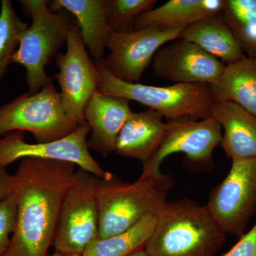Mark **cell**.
Segmentation results:
<instances>
[{
	"label": "cell",
	"instance_id": "cell-1",
	"mask_svg": "<svg viewBox=\"0 0 256 256\" xmlns=\"http://www.w3.org/2000/svg\"><path fill=\"white\" fill-rule=\"evenodd\" d=\"M76 171V164L68 162L21 160L14 174L16 227L3 256H50L62 202Z\"/></svg>",
	"mask_w": 256,
	"mask_h": 256
},
{
	"label": "cell",
	"instance_id": "cell-2",
	"mask_svg": "<svg viewBox=\"0 0 256 256\" xmlns=\"http://www.w3.org/2000/svg\"><path fill=\"white\" fill-rule=\"evenodd\" d=\"M226 238L206 205L183 198L162 208L144 249L150 256H214Z\"/></svg>",
	"mask_w": 256,
	"mask_h": 256
},
{
	"label": "cell",
	"instance_id": "cell-3",
	"mask_svg": "<svg viewBox=\"0 0 256 256\" xmlns=\"http://www.w3.org/2000/svg\"><path fill=\"white\" fill-rule=\"evenodd\" d=\"M174 178L162 173L140 175L133 183L124 182L107 172L99 178L97 200L99 210L98 238L128 230L148 215H158L166 201Z\"/></svg>",
	"mask_w": 256,
	"mask_h": 256
},
{
	"label": "cell",
	"instance_id": "cell-4",
	"mask_svg": "<svg viewBox=\"0 0 256 256\" xmlns=\"http://www.w3.org/2000/svg\"><path fill=\"white\" fill-rule=\"evenodd\" d=\"M20 4L32 23L20 38L12 64H21L26 69L28 92L33 95L53 84L46 67L66 43L74 20L62 10L50 11L46 0H22Z\"/></svg>",
	"mask_w": 256,
	"mask_h": 256
},
{
	"label": "cell",
	"instance_id": "cell-5",
	"mask_svg": "<svg viewBox=\"0 0 256 256\" xmlns=\"http://www.w3.org/2000/svg\"><path fill=\"white\" fill-rule=\"evenodd\" d=\"M102 60L95 62L102 77L98 89L99 92L136 101L159 112L168 121L184 117L196 120L212 117L216 99L210 84L154 86L140 82L131 84L114 76L106 68Z\"/></svg>",
	"mask_w": 256,
	"mask_h": 256
},
{
	"label": "cell",
	"instance_id": "cell-6",
	"mask_svg": "<svg viewBox=\"0 0 256 256\" xmlns=\"http://www.w3.org/2000/svg\"><path fill=\"white\" fill-rule=\"evenodd\" d=\"M78 124L66 112L60 92L53 84L36 94H22L0 108V137L14 131H28L38 143L58 140Z\"/></svg>",
	"mask_w": 256,
	"mask_h": 256
},
{
	"label": "cell",
	"instance_id": "cell-7",
	"mask_svg": "<svg viewBox=\"0 0 256 256\" xmlns=\"http://www.w3.org/2000/svg\"><path fill=\"white\" fill-rule=\"evenodd\" d=\"M99 178L79 168L64 196L53 246L55 252L82 255L98 238Z\"/></svg>",
	"mask_w": 256,
	"mask_h": 256
},
{
	"label": "cell",
	"instance_id": "cell-8",
	"mask_svg": "<svg viewBox=\"0 0 256 256\" xmlns=\"http://www.w3.org/2000/svg\"><path fill=\"white\" fill-rule=\"evenodd\" d=\"M207 208L226 234L240 237L256 212V160H234L210 192Z\"/></svg>",
	"mask_w": 256,
	"mask_h": 256
},
{
	"label": "cell",
	"instance_id": "cell-9",
	"mask_svg": "<svg viewBox=\"0 0 256 256\" xmlns=\"http://www.w3.org/2000/svg\"><path fill=\"white\" fill-rule=\"evenodd\" d=\"M56 64L60 72L55 77L66 112L78 124H86L84 108L100 86L102 77L95 62L89 56L75 20L67 37L66 50L56 56Z\"/></svg>",
	"mask_w": 256,
	"mask_h": 256
},
{
	"label": "cell",
	"instance_id": "cell-10",
	"mask_svg": "<svg viewBox=\"0 0 256 256\" xmlns=\"http://www.w3.org/2000/svg\"><path fill=\"white\" fill-rule=\"evenodd\" d=\"M166 124L164 140L154 156L143 165L142 176L162 173V162L175 153H184L192 164H212L213 152L223 139L222 126L215 119L210 117L196 120L184 117Z\"/></svg>",
	"mask_w": 256,
	"mask_h": 256
},
{
	"label": "cell",
	"instance_id": "cell-11",
	"mask_svg": "<svg viewBox=\"0 0 256 256\" xmlns=\"http://www.w3.org/2000/svg\"><path fill=\"white\" fill-rule=\"evenodd\" d=\"M186 28H148L130 32H110L106 44L110 54L102 60L106 68L122 82L138 84L161 47L180 37Z\"/></svg>",
	"mask_w": 256,
	"mask_h": 256
},
{
	"label": "cell",
	"instance_id": "cell-12",
	"mask_svg": "<svg viewBox=\"0 0 256 256\" xmlns=\"http://www.w3.org/2000/svg\"><path fill=\"white\" fill-rule=\"evenodd\" d=\"M90 132V128L86 122L78 124L73 132L62 139L36 144L26 142L23 131L10 132L0 138V168L6 169L18 160L40 158L68 162L102 178L107 171L90 154L86 139Z\"/></svg>",
	"mask_w": 256,
	"mask_h": 256
},
{
	"label": "cell",
	"instance_id": "cell-13",
	"mask_svg": "<svg viewBox=\"0 0 256 256\" xmlns=\"http://www.w3.org/2000/svg\"><path fill=\"white\" fill-rule=\"evenodd\" d=\"M151 64L154 76L174 84L214 85L220 80L226 66L193 42L182 38L161 47Z\"/></svg>",
	"mask_w": 256,
	"mask_h": 256
},
{
	"label": "cell",
	"instance_id": "cell-14",
	"mask_svg": "<svg viewBox=\"0 0 256 256\" xmlns=\"http://www.w3.org/2000/svg\"><path fill=\"white\" fill-rule=\"evenodd\" d=\"M132 114L128 99L96 90L84 109V118L92 131L88 149L104 158L114 152L118 136Z\"/></svg>",
	"mask_w": 256,
	"mask_h": 256
},
{
	"label": "cell",
	"instance_id": "cell-15",
	"mask_svg": "<svg viewBox=\"0 0 256 256\" xmlns=\"http://www.w3.org/2000/svg\"><path fill=\"white\" fill-rule=\"evenodd\" d=\"M166 128L163 116L152 109L133 112L118 136L114 152L118 156L134 158L146 164L159 150Z\"/></svg>",
	"mask_w": 256,
	"mask_h": 256
},
{
	"label": "cell",
	"instance_id": "cell-16",
	"mask_svg": "<svg viewBox=\"0 0 256 256\" xmlns=\"http://www.w3.org/2000/svg\"><path fill=\"white\" fill-rule=\"evenodd\" d=\"M212 117L224 129L220 146L227 158L256 160V116L230 101H215Z\"/></svg>",
	"mask_w": 256,
	"mask_h": 256
},
{
	"label": "cell",
	"instance_id": "cell-17",
	"mask_svg": "<svg viewBox=\"0 0 256 256\" xmlns=\"http://www.w3.org/2000/svg\"><path fill=\"white\" fill-rule=\"evenodd\" d=\"M50 11L66 10L78 24L82 42L95 62L104 60L111 30L108 23V0H54Z\"/></svg>",
	"mask_w": 256,
	"mask_h": 256
},
{
	"label": "cell",
	"instance_id": "cell-18",
	"mask_svg": "<svg viewBox=\"0 0 256 256\" xmlns=\"http://www.w3.org/2000/svg\"><path fill=\"white\" fill-rule=\"evenodd\" d=\"M178 38L193 42L226 65L235 63L246 56L223 12L188 25Z\"/></svg>",
	"mask_w": 256,
	"mask_h": 256
},
{
	"label": "cell",
	"instance_id": "cell-19",
	"mask_svg": "<svg viewBox=\"0 0 256 256\" xmlns=\"http://www.w3.org/2000/svg\"><path fill=\"white\" fill-rule=\"evenodd\" d=\"M224 0H170L136 18L134 30L186 28L202 18L223 12Z\"/></svg>",
	"mask_w": 256,
	"mask_h": 256
},
{
	"label": "cell",
	"instance_id": "cell-20",
	"mask_svg": "<svg viewBox=\"0 0 256 256\" xmlns=\"http://www.w3.org/2000/svg\"><path fill=\"white\" fill-rule=\"evenodd\" d=\"M212 88L216 100L233 102L256 116V60L245 56L228 64Z\"/></svg>",
	"mask_w": 256,
	"mask_h": 256
},
{
	"label": "cell",
	"instance_id": "cell-21",
	"mask_svg": "<svg viewBox=\"0 0 256 256\" xmlns=\"http://www.w3.org/2000/svg\"><path fill=\"white\" fill-rule=\"evenodd\" d=\"M156 216L148 215L132 227L116 235L97 238L87 248L84 256H126L144 248L152 235Z\"/></svg>",
	"mask_w": 256,
	"mask_h": 256
},
{
	"label": "cell",
	"instance_id": "cell-22",
	"mask_svg": "<svg viewBox=\"0 0 256 256\" xmlns=\"http://www.w3.org/2000/svg\"><path fill=\"white\" fill-rule=\"evenodd\" d=\"M223 14L246 56L256 60V0H224Z\"/></svg>",
	"mask_w": 256,
	"mask_h": 256
},
{
	"label": "cell",
	"instance_id": "cell-23",
	"mask_svg": "<svg viewBox=\"0 0 256 256\" xmlns=\"http://www.w3.org/2000/svg\"><path fill=\"white\" fill-rule=\"evenodd\" d=\"M28 28L16 14L10 0L1 2L0 10V82L12 64L20 38Z\"/></svg>",
	"mask_w": 256,
	"mask_h": 256
},
{
	"label": "cell",
	"instance_id": "cell-24",
	"mask_svg": "<svg viewBox=\"0 0 256 256\" xmlns=\"http://www.w3.org/2000/svg\"><path fill=\"white\" fill-rule=\"evenodd\" d=\"M156 0H108V23L114 32L134 31L136 18L153 9Z\"/></svg>",
	"mask_w": 256,
	"mask_h": 256
},
{
	"label": "cell",
	"instance_id": "cell-25",
	"mask_svg": "<svg viewBox=\"0 0 256 256\" xmlns=\"http://www.w3.org/2000/svg\"><path fill=\"white\" fill-rule=\"evenodd\" d=\"M18 210L14 192L0 202V256H3L9 247L16 227Z\"/></svg>",
	"mask_w": 256,
	"mask_h": 256
},
{
	"label": "cell",
	"instance_id": "cell-26",
	"mask_svg": "<svg viewBox=\"0 0 256 256\" xmlns=\"http://www.w3.org/2000/svg\"><path fill=\"white\" fill-rule=\"evenodd\" d=\"M224 256H256V223Z\"/></svg>",
	"mask_w": 256,
	"mask_h": 256
},
{
	"label": "cell",
	"instance_id": "cell-27",
	"mask_svg": "<svg viewBox=\"0 0 256 256\" xmlns=\"http://www.w3.org/2000/svg\"><path fill=\"white\" fill-rule=\"evenodd\" d=\"M14 176L6 169L0 168V202L14 192Z\"/></svg>",
	"mask_w": 256,
	"mask_h": 256
},
{
	"label": "cell",
	"instance_id": "cell-28",
	"mask_svg": "<svg viewBox=\"0 0 256 256\" xmlns=\"http://www.w3.org/2000/svg\"><path fill=\"white\" fill-rule=\"evenodd\" d=\"M126 256H150L146 252V249L142 248L139 250H136V252H131L129 255Z\"/></svg>",
	"mask_w": 256,
	"mask_h": 256
},
{
	"label": "cell",
	"instance_id": "cell-29",
	"mask_svg": "<svg viewBox=\"0 0 256 256\" xmlns=\"http://www.w3.org/2000/svg\"><path fill=\"white\" fill-rule=\"evenodd\" d=\"M50 256H84L76 255V254H74V255H67V254H58V252H55L54 254H52V255H50Z\"/></svg>",
	"mask_w": 256,
	"mask_h": 256
}]
</instances>
